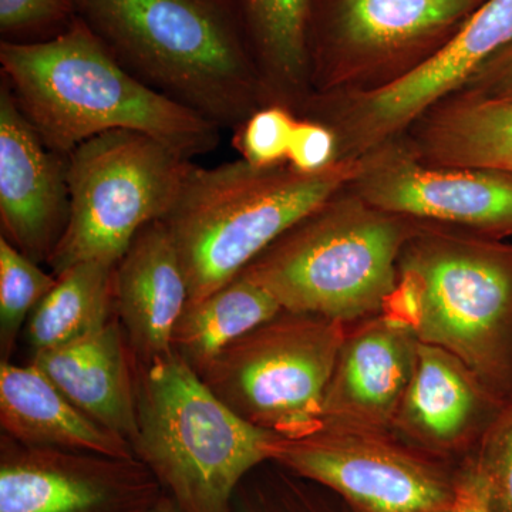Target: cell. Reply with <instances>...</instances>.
<instances>
[{
    "instance_id": "obj_1",
    "label": "cell",
    "mask_w": 512,
    "mask_h": 512,
    "mask_svg": "<svg viewBox=\"0 0 512 512\" xmlns=\"http://www.w3.org/2000/svg\"><path fill=\"white\" fill-rule=\"evenodd\" d=\"M0 66L23 114L60 156L117 130L148 134L188 160L220 144L217 124L128 72L79 16L46 42L0 43Z\"/></svg>"
},
{
    "instance_id": "obj_2",
    "label": "cell",
    "mask_w": 512,
    "mask_h": 512,
    "mask_svg": "<svg viewBox=\"0 0 512 512\" xmlns=\"http://www.w3.org/2000/svg\"><path fill=\"white\" fill-rule=\"evenodd\" d=\"M124 67L221 128L269 104L229 0H73Z\"/></svg>"
},
{
    "instance_id": "obj_3",
    "label": "cell",
    "mask_w": 512,
    "mask_h": 512,
    "mask_svg": "<svg viewBox=\"0 0 512 512\" xmlns=\"http://www.w3.org/2000/svg\"><path fill=\"white\" fill-rule=\"evenodd\" d=\"M382 313L512 399V242L419 222Z\"/></svg>"
},
{
    "instance_id": "obj_4",
    "label": "cell",
    "mask_w": 512,
    "mask_h": 512,
    "mask_svg": "<svg viewBox=\"0 0 512 512\" xmlns=\"http://www.w3.org/2000/svg\"><path fill=\"white\" fill-rule=\"evenodd\" d=\"M362 164V157L338 158L313 174L286 163L192 164L163 220L180 252L190 299L204 298L237 278L293 225L352 184Z\"/></svg>"
},
{
    "instance_id": "obj_5",
    "label": "cell",
    "mask_w": 512,
    "mask_h": 512,
    "mask_svg": "<svg viewBox=\"0 0 512 512\" xmlns=\"http://www.w3.org/2000/svg\"><path fill=\"white\" fill-rule=\"evenodd\" d=\"M419 222L338 192L241 275L264 288L284 311L353 325L383 311L396 286L402 249Z\"/></svg>"
},
{
    "instance_id": "obj_6",
    "label": "cell",
    "mask_w": 512,
    "mask_h": 512,
    "mask_svg": "<svg viewBox=\"0 0 512 512\" xmlns=\"http://www.w3.org/2000/svg\"><path fill=\"white\" fill-rule=\"evenodd\" d=\"M136 375L134 456L181 512H232L238 484L278 436L232 413L175 353Z\"/></svg>"
},
{
    "instance_id": "obj_7",
    "label": "cell",
    "mask_w": 512,
    "mask_h": 512,
    "mask_svg": "<svg viewBox=\"0 0 512 512\" xmlns=\"http://www.w3.org/2000/svg\"><path fill=\"white\" fill-rule=\"evenodd\" d=\"M191 160L157 138L117 130L67 156L70 214L47 265L57 276L89 261L116 265L146 225L173 210Z\"/></svg>"
},
{
    "instance_id": "obj_8",
    "label": "cell",
    "mask_w": 512,
    "mask_h": 512,
    "mask_svg": "<svg viewBox=\"0 0 512 512\" xmlns=\"http://www.w3.org/2000/svg\"><path fill=\"white\" fill-rule=\"evenodd\" d=\"M346 328L323 316L281 311L222 350L201 380L256 429L303 436L320 424Z\"/></svg>"
},
{
    "instance_id": "obj_9",
    "label": "cell",
    "mask_w": 512,
    "mask_h": 512,
    "mask_svg": "<svg viewBox=\"0 0 512 512\" xmlns=\"http://www.w3.org/2000/svg\"><path fill=\"white\" fill-rule=\"evenodd\" d=\"M268 457L335 494L350 512H437L456 493L460 467L393 433L322 423L303 436L276 437Z\"/></svg>"
},
{
    "instance_id": "obj_10",
    "label": "cell",
    "mask_w": 512,
    "mask_h": 512,
    "mask_svg": "<svg viewBox=\"0 0 512 512\" xmlns=\"http://www.w3.org/2000/svg\"><path fill=\"white\" fill-rule=\"evenodd\" d=\"M485 0H313L311 84L322 93L359 76L423 62Z\"/></svg>"
},
{
    "instance_id": "obj_11",
    "label": "cell",
    "mask_w": 512,
    "mask_h": 512,
    "mask_svg": "<svg viewBox=\"0 0 512 512\" xmlns=\"http://www.w3.org/2000/svg\"><path fill=\"white\" fill-rule=\"evenodd\" d=\"M512 45V0H485L453 37L409 72L353 94L339 116V158L362 157L458 93ZM338 138V141L340 140Z\"/></svg>"
},
{
    "instance_id": "obj_12",
    "label": "cell",
    "mask_w": 512,
    "mask_h": 512,
    "mask_svg": "<svg viewBox=\"0 0 512 512\" xmlns=\"http://www.w3.org/2000/svg\"><path fill=\"white\" fill-rule=\"evenodd\" d=\"M362 163L350 185L377 210L487 237H512V174L429 164L390 143L362 156Z\"/></svg>"
},
{
    "instance_id": "obj_13",
    "label": "cell",
    "mask_w": 512,
    "mask_h": 512,
    "mask_svg": "<svg viewBox=\"0 0 512 512\" xmlns=\"http://www.w3.org/2000/svg\"><path fill=\"white\" fill-rule=\"evenodd\" d=\"M161 495L137 457L25 446L0 434V512H150Z\"/></svg>"
},
{
    "instance_id": "obj_14",
    "label": "cell",
    "mask_w": 512,
    "mask_h": 512,
    "mask_svg": "<svg viewBox=\"0 0 512 512\" xmlns=\"http://www.w3.org/2000/svg\"><path fill=\"white\" fill-rule=\"evenodd\" d=\"M70 214L67 157L46 146L9 84L0 82L2 237L37 264L62 241Z\"/></svg>"
},
{
    "instance_id": "obj_15",
    "label": "cell",
    "mask_w": 512,
    "mask_h": 512,
    "mask_svg": "<svg viewBox=\"0 0 512 512\" xmlns=\"http://www.w3.org/2000/svg\"><path fill=\"white\" fill-rule=\"evenodd\" d=\"M505 403L453 353L419 340L412 380L392 433L458 466L474 453Z\"/></svg>"
},
{
    "instance_id": "obj_16",
    "label": "cell",
    "mask_w": 512,
    "mask_h": 512,
    "mask_svg": "<svg viewBox=\"0 0 512 512\" xmlns=\"http://www.w3.org/2000/svg\"><path fill=\"white\" fill-rule=\"evenodd\" d=\"M419 339L400 320L377 313L346 328L323 399L320 423L392 433L412 380Z\"/></svg>"
},
{
    "instance_id": "obj_17",
    "label": "cell",
    "mask_w": 512,
    "mask_h": 512,
    "mask_svg": "<svg viewBox=\"0 0 512 512\" xmlns=\"http://www.w3.org/2000/svg\"><path fill=\"white\" fill-rule=\"evenodd\" d=\"M190 301L180 252L164 221L146 225L114 269V309L137 367L171 355L177 320Z\"/></svg>"
},
{
    "instance_id": "obj_18",
    "label": "cell",
    "mask_w": 512,
    "mask_h": 512,
    "mask_svg": "<svg viewBox=\"0 0 512 512\" xmlns=\"http://www.w3.org/2000/svg\"><path fill=\"white\" fill-rule=\"evenodd\" d=\"M84 414L124 439L137 434L136 362L120 320L29 360Z\"/></svg>"
},
{
    "instance_id": "obj_19",
    "label": "cell",
    "mask_w": 512,
    "mask_h": 512,
    "mask_svg": "<svg viewBox=\"0 0 512 512\" xmlns=\"http://www.w3.org/2000/svg\"><path fill=\"white\" fill-rule=\"evenodd\" d=\"M0 427L25 446L136 457L130 441L77 409L32 363L0 362Z\"/></svg>"
},
{
    "instance_id": "obj_20",
    "label": "cell",
    "mask_w": 512,
    "mask_h": 512,
    "mask_svg": "<svg viewBox=\"0 0 512 512\" xmlns=\"http://www.w3.org/2000/svg\"><path fill=\"white\" fill-rule=\"evenodd\" d=\"M416 154L444 167L512 174V103L456 93L420 117Z\"/></svg>"
},
{
    "instance_id": "obj_21",
    "label": "cell",
    "mask_w": 512,
    "mask_h": 512,
    "mask_svg": "<svg viewBox=\"0 0 512 512\" xmlns=\"http://www.w3.org/2000/svg\"><path fill=\"white\" fill-rule=\"evenodd\" d=\"M264 83L269 103L305 101L311 84L313 0H229Z\"/></svg>"
},
{
    "instance_id": "obj_22",
    "label": "cell",
    "mask_w": 512,
    "mask_h": 512,
    "mask_svg": "<svg viewBox=\"0 0 512 512\" xmlns=\"http://www.w3.org/2000/svg\"><path fill=\"white\" fill-rule=\"evenodd\" d=\"M284 311L261 286L239 274L200 299H190L171 339L173 353L198 376L249 330Z\"/></svg>"
},
{
    "instance_id": "obj_23",
    "label": "cell",
    "mask_w": 512,
    "mask_h": 512,
    "mask_svg": "<svg viewBox=\"0 0 512 512\" xmlns=\"http://www.w3.org/2000/svg\"><path fill=\"white\" fill-rule=\"evenodd\" d=\"M114 269V264L89 261L56 276L52 291L36 306L23 329L30 359L69 345L116 318Z\"/></svg>"
},
{
    "instance_id": "obj_24",
    "label": "cell",
    "mask_w": 512,
    "mask_h": 512,
    "mask_svg": "<svg viewBox=\"0 0 512 512\" xmlns=\"http://www.w3.org/2000/svg\"><path fill=\"white\" fill-rule=\"evenodd\" d=\"M231 511L350 512L335 494L274 461H265L242 478Z\"/></svg>"
},
{
    "instance_id": "obj_25",
    "label": "cell",
    "mask_w": 512,
    "mask_h": 512,
    "mask_svg": "<svg viewBox=\"0 0 512 512\" xmlns=\"http://www.w3.org/2000/svg\"><path fill=\"white\" fill-rule=\"evenodd\" d=\"M57 278L0 237V357L10 362L20 333Z\"/></svg>"
},
{
    "instance_id": "obj_26",
    "label": "cell",
    "mask_w": 512,
    "mask_h": 512,
    "mask_svg": "<svg viewBox=\"0 0 512 512\" xmlns=\"http://www.w3.org/2000/svg\"><path fill=\"white\" fill-rule=\"evenodd\" d=\"M470 460L483 481L490 512H512V399L485 431Z\"/></svg>"
},
{
    "instance_id": "obj_27",
    "label": "cell",
    "mask_w": 512,
    "mask_h": 512,
    "mask_svg": "<svg viewBox=\"0 0 512 512\" xmlns=\"http://www.w3.org/2000/svg\"><path fill=\"white\" fill-rule=\"evenodd\" d=\"M296 121L289 107L266 104L235 130L234 146L242 160L256 167L285 164Z\"/></svg>"
},
{
    "instance_id": "obj_28",
    "label": "cell",
    "mask_w": 512,
    "mask_h": 512,
    "mask_svg": "<svg viewBox=\"0 0 512 512\" xmlns=\"http://www.w3.org/2000/svg\"><path fill=\"white\" fill-rule=\"evenodd\" d=\"M76 18L73 0H0L2 42H46L66 32Z\"/></svg>"
},
{
    "instance_id": "obj_29",
    "label": "cell",
    "mask_w": 512,
    "mask_h": 512,
    "mask_svg": "<svg viewBox=\"0 0 512 512\" xmlns=\"http://www.w3.org/2000/svg\"><path fill=\"white\" fill-rule=\"evenodd\" d=\"M339 158L335 131L315 120L296 121L286 164L303 174L319 173Z\"/></svg>"
},
{
    "instance_id": "obj_30",
    "label": "cell",
    "mask_w": 512,
    "mask_h": 512,
    "mask_svg": "<svg viewBox=\"0 0 512 512\" xmlns=\"http://www.w3.org/2000/svg\"><path fill=\"white\" fill-rule=\"evenodd\" d=\"M463 90L460 93L512 103V45L488 60Z\"/></svg>"
},
{
    "instance_id": "obj_31",
    "label": "cell",
    "mask_w": 512,
    "mask_h": 512,
    "mask_svg": "<svg viewBox=\"0 0 512 512\" xmlns=\"http://www.w3.org/2000/svg\"><path fill=\"white\" fill-rule=\"evenodd\" d=\"M437 512H490L483 481L470 457L458 467L456 493L450 503Z\"/></svg>"
},
{
    "instance_id": "obj_32",
    "label": "cell",
    "mask_w": 512,
    "mask_h": 512,
    "mask_svg": "<svg viewBox=\"0 0 512 512\" xmlns=\"http://www.w3.org/2000/svg\"><path fill=\"white\" fill-rule=\"evenodd\" d=\"M150 512H181L180 508L177 507V504L171 500V497H168L167 494L161 495L160 500L157 501V504L151 508Z\"/></svg>"
}]
</instances>
